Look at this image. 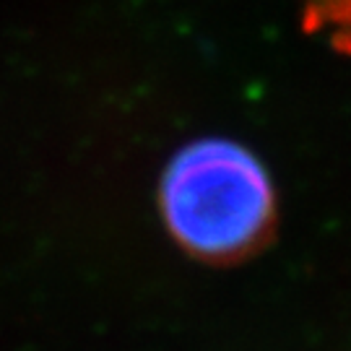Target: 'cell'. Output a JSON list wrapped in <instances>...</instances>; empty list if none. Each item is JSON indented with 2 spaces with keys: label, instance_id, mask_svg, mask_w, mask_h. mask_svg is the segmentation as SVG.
Instances as JSON below:
<instances>
[{
  "label": "cell",
  "instance_id": "1",
  "mask_svg": "<svg viewBox=\"0 0 351 351\" xmlns=\"http://www.w3.org/2000/svg\"><path fill=\"white\" fill-rule=\"evenodd\" d=\"M159 211L182 250L206 263H237L276 224V193L261 159L237 141L201 138L169 159Z\"/></svg>",
  "mask_w": 351,
  "mask_h": 351
},
{
  "label": "cell",
  "instance_id": "2",
  "mask_svg": "<svg viewBox=\"0 0 351 351\" xmlns=\"http://www.w3.org/2000/svg\"><path fill=\"white\" fill-rule=\"evenodd\" d=\"M307 24L333 45L351 50V0H297Z\"/></svg>",
  "mask_w": 351,
  "mask_h": 351
}]
</instances>
